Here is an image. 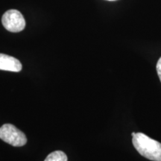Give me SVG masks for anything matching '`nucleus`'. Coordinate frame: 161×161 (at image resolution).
I'll use <instances>...</instances> for the list:
<instances>
[{
	"label": "nucleus",
	"instance_id": "0eeeda50",
	"mask_svg": "<svg viewBox=\"0 0 161 161\" xmlns=\"http://www.w3.org/2000/svg\"><path fill=\"white\" fill-rule=\"evenodd\" d=\"M108 1H115V0H108Z\"/></svg>",
	"mask_w": 161,
	"mask_h": 161
},
{
	"label": "nucleus",
	"instance_id": "f03ea898",
	"mask_svg": "<svg viewBox=\"0 0 161 161\" xmlns=\"http://www.w3.org/2000/svg\"><path fill=\"white\" fill-rule=\"evenodd\" d=\"M0 139L16 147L23 146L27 142L25 134L11 124H5L0 128Z\"/></svg>",
	"mask_w": 161,
	"mask_h": 161
},
{
	"label": "nucleus",
	"instance_id": "20e7f679",
	"mask_svg": "<svg viewBox=\"0 0 161 161\" xmlns=\"http://www.w3.org/2000/svg\"><path fill=\"white\" fill-rule=\"evenodd\" d=\"M22 68V64L17 58L0 53V70L18 72Z\"/></svg>",
	"mask_w": 161,
	"mask_h": 161
},
{
	"label": "nucleus",
	"instance_id": "7ed1b4c3",
	"mask_svg": "<svg viewBox=\"0 0 161 161\" xmlns=\"http://www.w3.org/2000/svg\"><path fill=\"white\" fill-rule=\"evenodd\" d=\"M2 23L5 29L11 32L22 31L25 26V21L23 14L17 10L6 11L2 18Z\"/></svg>",
	"mask_w": 161,
	"mask_h": 161
},
{
	"label": "nucleus",
	"instance_id": "f257e3e1",
	"mask_svg": "<svg viewBox=\"0 0 161 161\" xmlns=\"http://www.w3.org/2000/svg\"><path fill=\"white\" fill-rule=\"evenodd\" d=\"M134 148L144 158L153 161H161V143L142 133H132Z\"/></svg>",
	"mask_w": 161,
	"mask_h": 161
},
{
	"label": "nucleus",
	"instance_id": "423d86ee",
	"mask_svg": "<svg viewBox=\"0 0 161 161\" xmlns=\"http://www.w3.org/2000/svg\"><path fill=\"white\" fill-rule=\"evenodd\" d=\"M157 71H158V76L161 81V58L159 59L158 64H157Z\"/></svg>",
	"mask_w": 161,
	"mask_h": 161
},
{
	"label": "nucleus",
	"instance_id": "39448f33",
	"mask_svg": "<svg viewBox=\"0 0 161 161\" xmlns=\"http://www.w3.org/2000/svg\"><path fill=\"white\" fill-rule=\"evenodd\" d=\"M44 161H67V156L61 151H55L49 154Z\"/></svg>",
	"mask_w": 161,
	"mask_h": 161
}]
</instances>
